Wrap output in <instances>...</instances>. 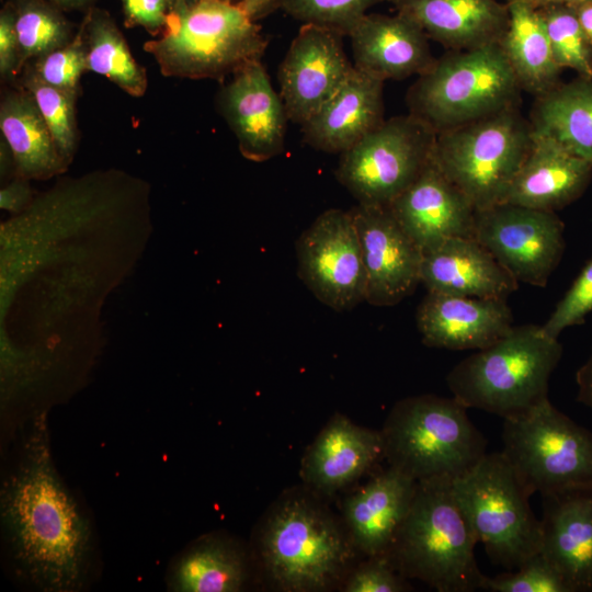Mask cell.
I'll list each match as a JSON object with an SVG mask.
<instances>
[{
	"instance_id": "2",
	"label": "cell",
	"mask_w": 592,
	"mask_h": 592,
	"mask_svg": "<svg viewBox=\"0 0 592 592\" xmlns=\"http://www.w3.org/2000/svg\"><path fill=\"white\" fill-rule=\"evenodd\" d=\"M451 479L418 481L409 512L387 551L397 571L440 592L481 589L478 539L456 502Z\"/></svg>"
},
{
	"instance_id": "23",
	"label": "cell",
	"mask_w": 592,
	"mask_h": 592,
	"mask_svg": "<svg viewBox=\"0 0 592 592\" xmlns=\"http://www.w3.org/2000/svg\"><path fill=\"white\" fill-rule=\"evenodd\" d=\"M420 283L428 292L506 298L519 282L475 238L455 237L423 253Z\"/></svg>"
},
{
	"instance_id": "41",
	"label": "cell",
	"mask_w": 592,
	"mask_h": 592,
	"mask_svg": "<svg viewBox=\"0 0 592 592\" xmlns=\"http://www.w3.org/2000/svg\"><path fill=\"white\" fill-rule=\"evenodd\" d=\"M20 76V48L10 4L0 13V77L7 86H14Z\"/></svg>"
},
{
	"instance_id": "7",
	"label": "cell",
	"mask_w": 592,
	"mask_h": 592,
	"mask_svg": "<svg viewBox=\"0 0 592 592\" xmlns=\"http://www.w3.org/2000/svg\"><path fill=\"white\" fill-rule=\"evenodd\" d=\"M532 144L519 106L436 133L432 159L476 210L502 203Z\"/></svg>"
},
{
	"instance_id": "11",
	"label": "cell",
	"mask_w": 592,
	"mask_h": 592,
	"mask_svg": "<svg viewBox=\"0 0 592 592\" xmlns=\"http://www.w3.org/2000/svg\"><path fill=\"white\" fill-rule=\"evenodd\" d=\"M435 137L410 113L385 119L340 155L337 180L358 204L388 207L430 162Z\"/></svg>"
},
{
	"instance_id": "13",
	"label": "cell",
	"mask_w": 592,
	"mask_h": 592,
	"mask_svg": "<svg viewBox=\"0 0 592 592\" xmlns=\"http://www.w3.org/2000/svg\"><path fill=\"white\" fill-rule=\"evenodd\" d=\"M298 275L308 289L337 311L366 300L367 275L351 210L331 208L301 232L295 244Z\"/></svg>"
},
{
	"instance_id": "39",
	"label": "cell",
	"mask_w": 592,
	"mask_h": 592,
	"mask_svg": "<svg viewBox=\"0 0 592 592\" xmlns=\"http://www.w3.org/2000/svg\"><path fill=\"white\" fill-rule=\"evenodd\" d=\"M388 556H372L361 565L344 585L346 592H402L408 585Z\"/></svg>"
},
{
	"instance_id": "34",
	"label": "cell",
	"mask_w": 592,
	"mask_h": 592,
	"mask_svg": "<svg viewBox=\"0 0 592 592\" xmlns=\"http://www.w3.org/2000/svg\"><path fill=\"white\" fill-rule=\"evenodd\" d=\"M540 10L554 58L558 66L592 76V47L580 24L576 8L550 4Z\"/></svg>"
},
{
	"instance_id": "43",
	"label": "cell",
	"mask_w": 592,
	"mask_h": 592,
	"mask_svg": "<svg viewBox=\"0 0 592 592\" xmlns=\"http://www.w3.org/2000/svg\"><path fill=\"white\" fill-rule=\"evenodd\" d=\"M577 400L592 408V353L587 362L577 371Z\"/></svg>"
},
{
	"instance_id": "20",
	"label": "cell",
	"mask_w": 592,
	"mask_h": 592,
	"mask_svg": "<svg viewBox=\"0 0 592 592\" xmlns=\"http://www.w3.org/2000/svg\"><path fill=\"white\" fill-rule=\"evenodd\" d=\"M353 65L383 81L422 75L435 61L428 35L410 18L398 13H366L349 34Z\"/></svg>"
},
{
	"instance_id": "19",
	"label": "cell",
	"mask_w": 592,
	"mask_h": 592,
	"mask_svg": "<svg viewBox=\"0 0 592 592\" xmlns=\"http://www.w3.org/2000/svg\"><path fill=\"white\" fill-rule=\"evenodd\" d=\"M540 553L571 592H592V486L540 494Z\"/></svg>"
},
{
	"instance_id": "32",
	"label": "cell",
	"mask_w": 592,
	"mask_h": 592,
	"mask_svg": "<svg viewBox=\"0 0 592 592\" xmlns=\"http://www.w3.org/2000/svg\"><path fill=\"white\" fill-rule=\"evenodd\" d=\"M20 73L31 60L67 45L75 36L62 11L46 0H13Z\"/></svg>"
},
{
	"instance_id": "15",
	"label": "cell",
	"mask_w": 592,
	"mask_h": 592,
	"mask_svg": "<svg viewBox=\"0 0 592 592\" xmlns=\"http://www.w3.org/2000/svg\"><path fill=\"white\" fill-rule=\"evenodd\" d=\"M216 103L244 158L263 162L284 151L289 119L261 60L236 71L219 89Z\"/></svg>"
},
{
	"instance_id": "36",
	"label": "cell",
	"mask_w": 592,
	"mask_h": 592,
	"mask_svg": "<svg viewBox=\"0 0 592 592\" xmlns=\"http://www.w3.org/2000/svg\"><path fill=\"white\" fill-rule=\"evenodd\" d=\"M386 0H277V4L303 24H316L349 36L356 23Z\"/></svg>"
},
{
	"instance_id": "5",
	"label": "cell",
	"mask_w": 592,
	"mask_h": 592,
	"mask_svg": "<svg viewBox=\"0 0 592 592\" xmlns=\"http://www.w3.org/2000/svg\"><path fill=\"white\" fill-rule=\"evenodd\" d=\"M456 398L420 395L398 401L380 431L390 467L415 481L454 480L487 454V441Z\"/></svg>"
},
{
	"instance_id": "6",
	"label": "cell",
	"mask_w": 592,
	"mask_h": 592,
	"mask_svg": "<svg viewBox=\"0 0 592 592\" xmlns=\"http://www.w3.org/2000/svg\"><path fill=\"white\" fill-rule=\"evenodd\" d=\"M418 77L409 113L436 133L520 104L522 88L499 43L449 50Z\"/></svg>"
},
{
	"instance_id": "40",
	"label": "cell",
	"mask_w": 592,
	"mask_h": 592,
	"mask_svg": "<svg viewBox=\"0 0 592 592\" xmlns=\"http://www.w3.org/2000/svg\"><path fill=\"white\" fill-rule=\"evenodd\" d=\"M125 26H141L151 35L166 27L171 11L170 0H121Z\"/></svg>"
},
{
	"instance_id": "22",
	"label": "cell",
	"mask_w": 592,
	"mask_h": 592,
	"mask_svg": "<svg viewBox=\"0 0 592 592\" xmlns=\"http://www.w3.org/2000/svg\"><path fill=\"white\" fill-rule=\"evenodd\" d=\"M591 177V163L532 132L528 153L502 203L556 213L581 196Z\"/></svg>"
},
{
	"instance_id": "24",
	"label": "cell",
	"mask_w": 592,
	"mask_h": 592,
	"mask_svg": "<svg viewBox=\"0 0 592 592\" xmlns=\"http://www.w3.org/2000/svg\"><path fill=\"white\" fill-rule=\"evenodd\" d=\"M380 457H384L380 431L334 414L305 455L301 476L318 491L333 493L361 477Z\"/></svg>"
},
{
	"instance_id": "17",
	"label": "cell",
	"mask_w": 592,
	"mask_h": 592,
	"mask_svg": "<svg viewBox=\"0 0 592 592\" xmlns=\"http://www.w3.org/2000/svg\"><path fill=\"white\" fill-rule=\"evenodd\" d=\"M388 207L422 253L449 238H474L476 208L432 158Z\"/></svg>"
},
{
	"instance_id": "3",
	"label": "cell",
	"mask_w": 592,
	"mask_h": 592,
	"mask_svg": "<svg viewBox=\"0 0 592 592\" xmlns=\"http://www.w3.org/2000/svg\"><path fill=\"white\" fill-rule=\"evenodd\" d=\"M561 355V343L542 326H513L506 335L457 363L446 383L466 408L512 419L548 399L549 379Z\"/></svg>"
},
{
	"instance_id": "1",
	"label": "cell",
	"mask_w": 592,
	"mask_h": 592,
	"mask_svg": "<svg viewBox=\"0 0 592 592\" xmlns=\"http://www.w3.org/2000/svg\"><path fill=\"white\" fill-rule=\"evenodd\" d=\"M1 516L13 558L37 587H81L89 526L56 474L44 417L34 419L23 457L3 485Z\"/></svg>"
},
{
	"instance_id": "28",
	"label": "cell",
	"mask_w": 592,
	"mask_h": 592,
	"mask_svg": "<svg viewBox=\"0 0 592 592\" xmlns=\"http://www.w3.org/2000/svg\"><path fill=\"white\" fill-rule=\"evenodd\" d=\"M508 27L500 41L522 88L539 96L558 82L556 62L540 10L531 0H508Z\"/></svg>"
},
{
	"instance_id": "25",
	"label": "cell",
	"mask_w": 592,
	"mask_h": 592,
	"mask_svg": "<svg viewBox=\"0 0 592 592\" xmlns=\"http://www.w3.org/2000/svg\"><path fill=\"white\" fill-rule=\"evenodd\" d=\"M449 50L500 43L509 23L497 0H386Z\"/></svg>"
},
{
	"instance_id": "45",
	"label": "cell",
	"mask_w": 592,
	"mask_h": 592,
	"mask_svg": "<svg viewBox=\"0 0 592 592\" xmlns=\"http://www.w3.org/2000/svg\"><path fill=\"white\" fill-rule=\"evenodd\" d=\"M580 24L592 47V3L576 8Z\"/></svg>"
},
{
	"instance_id": "30",
	"label": "cell",
	"mask_w": 592,
	"mask_h": 592,
	"mask_svg": "<svg viewBox=\"0 0 592 592\" xmlns=\"http://www.w3.org/2000/svg\"><path fill=\"white\" fill-rule=\"evenodd\" d=\"M80 25L87 46V71L105 77L134 98L145 95L148 87L146 68L134 58L111 15L92 7L86 11Z\"/></svg>"
},
{
	"instance_id": "21",
	"label": "cell",
	"mask_w": 592,
	"mask_h": 592,
	"mask_svg": "<svg viewBox=\"0 0 592 592\" xmlns=\"http://www.w3.org/2000/svg\"><path fill=\"white\" fill-rule=\"evenodd\" d=\"M384 82L354 67L345 82L301 127L304 141L316 150H349L384 121Z\"/></svg>"
},
{
	"instance_id": "27",
	"label": "cell",
	"mask_w": 592,
	"mask_h": 592,
	"mask_svg": "<svg viewBox=\"0 0 592 592\" xmlns=\"http://www.w3.org/2000/svg\"><path fill=\"white\" fill-rule=\"evenodd\" d=\"M0 130L20 178L44 180L67 168L33 96L20 86L1 93Z\"/></svg>"
},
{
	"instance_id": "46",
	"label": "cell",
	"mask_w": 592,
	"mask_h": 592,
	"mask_svg": "<svg viewBox=\"0 0 592 592\" xmlns=\"http://www.w3.org/2000/svg\"><path fill=\"white\" fill-rule=\"evenodd\" d=\"M61 11L84 10L88 11L96 0H46Z\"/></svg>"
},
{
	"instance_id": "9",
	"label": "cell",
	"mask_w": 592,
	"mask_h": 592,
	"mask_svg": "<svg viewBox=\"0 0 592 592\" xmlns=\"http://www.w3.org/2000/svg\"><path fill=\"white\" fill-rule=\"evenodd\" d=\"M266 573L284 591L328 588L351 558L349 539L330 514L304 496L280 501L261 533Z\"/></svg>"
},
{
	"instance_id": "33",
	"label": "cell",
	"mask_w": 592,
	"mask_h": 592,
	"mask_svg": "<svg viewBox=\"0 0 592 592\" xmlns=\"http://www.w3.org/2000/svg\"><path fill=\"white\" fill-rule=\"evenodd\" d=\"M14 86L24 88L33 96L60 156L70 163L79 141L76 110L78 95L48 86L25 71L20 73Z\"/></svg>"
},
{
	"instance_id": "49",
	"label": "cell",
	"mask_w": 592,
	"mask_h": 592,
	"mask_svg": "<svg viewBox=\"0 0 592 592\" xmlns=\"http://www.w3.org/2000/svg\"><path fill=\"white\" fill-rule=\"evenodd\" d=\"M228 1H232V2L239 3L241 0H228Z\"/></svg>"
},
{
	"instance_id": "8",
	"label": "cell",
	"mask_w": 592,
	"mask_h": 592,
	"mask_svg": "<svg viewBox=\"0 0 592 592\" xmlns=\"http://www.w3.org/2000/svg\"><path fill=\"white\" fill-rule=\"evenodd\" d=\"M452 489L493 563L516 570L540 551L542 521L530 505L532 494L501 452L486 454Z\"/></svg>"
},
{
	"instance_id": "37",
	"label": "cell",
	"mask_w": 592,
	"mask_h": 592,
	"mask_svg": "<svg viewBox=\"0 0 592 592\" xmlns=\"http://www.w3.org/2000/svg\"><path fill=\"white\" fill-rule=\"evenodd\" d=\"M481 589L491 592H571L560 572L540 551L515 572L485 576Z\"/></svg>"
},
{
	"instance_id": "12",
	"label": "cell",
	"mask_w": 592,
	"mask_h": 592,
	"mask_svg": "<svg viewBox=\"0 0 592 592\" xmlns=\"http://www.w3.org/2000/svg\"><path fill=\"white\" fill-rule=\"evenodd\" d=\"M563 230L555 212L499 203L476 210L474 238L519 283L544 287L562 258Z\"/></svg>"
},
{
	"instance_id": "16",
	"label": "cell",
	"mask_w": 592,
	"mask_h": 592,
	"mask_svg": "<svg viewBox=\"0 0 592 592\" xmlns=\"http://www.w3.org/2000/svg\"><path fill=\"white\" fill-rule=\"evenodd\" d=\"M350 210L367 275L366 301L373 306L397 305L420 283L423 253L389 207L357 204Z\"/></svg>"
},
{
	"instance_id": "42",
	"label": "cell",
	"mask_w": 592,
	"mask_h": 592,
	"mask_svg": "<svg viewBox=\"0 0 592 592\" xmlns=\"http://www.w3.org/2000/svg\"><path fill=\"white\" fill-rule=\"evenodd\" d=\"M25 179L14 181L1 191V206L9 209L23 207L31 198V190L24 182Z\"/></svg>"
},
{
	"instance_id": "31",
	"label": "cell",
	"mask_w": 592,
	"mask_h": 592,
	"mask_svg": "<svg viewBox=\"0 0 592 592\" xmlns=\"http://www.w3.org/2000/svg\"><path fill=\"white\" fill-rule=\"evenodd\" d=\"M247 577L242 554L230 543L208 538L194 545L175 563L171 590L180 592H235Z\"/></svg>"
},
{
	"instance_id": "26",
	"label": "cell",
	"mask_w": 592,
	"mask_h": 592,
	"mask_svg": "<svg viewBox=\"0 0 592 592\" xmlns=\"http://www.w3.org/2000/svg\"><path fill=\"white\" fill-rule=\"evenodd\" d=\"M418 481L388 467L346 498L350 539L367 556L387 554L411 506Z\"/></svg>"
},
{
	"instance_id": "29",
	"label": "cell",
	"mask_w": 592,
	"mask_h": 592,
	"mask_svg": "<svg viewBox=\"0 0 592 592\" xmlns=\"http://www.w3.org/2000/svg\"><path fill=\"white\" fill-rule=\"evenodd\" d=\"M532 132L549 137L592 164V76L557 83L536 96Z\"/></svg>"
},
{
	"instance_id": "38",
	"label": "cell",
	"mask_w": 592,
	"mask_h": 592,
	"mask_svg": "<svg viewBox=\"0 0 592 592\" xmlns=\"http://www.w3.org/2000/svg\"><path fill=\"white\" fill-rule=\"evenodd\" d=\"M591 311L592 260L582 269L542 329L548 337L558 339L565 329L582 323Z\"/></svg>"
},
{
	"instance_id": "18",
	"label": "cell",
	"mask_w": 592,
	"mask_h": 592,
	"mask_svg": "<svg viewBox=\"0 0 592 592\" xmlns=\"http://www.w3.org/2000/svg\"><path fill=\"white\" fill-rule=\"evenodd\" d=\"M422 342L453 351L481 350L513 328L506 298H478L428 292L417 310Z\"/></svg>"
},
{
	"instance_id": "48",
	"label": "cell",
	"mask_w": 592,
	"mask_h": 592,
	"mask_svg": "<svg viewBox=\"0 0 592 592\" xmlns=\"http://www.w3.org/2000/svg\"><path fill=\"white\" fill-rule=\"evenodd\" d=\"M196 0H170L171 3V10L180 8L185 4L193 3Z\"/></svg>"
},
{
	"instance_id": "35",
	"label": "cell",
	"mask_w": 592,
	"mask_h": 592,
	"mask_svg": "<svg viewBox=\"0 0 592 592\" xmlns=\"http://www.w3.org/2000/svg\"><path fill=\"white\" fill-rule=\"evenodd\" d=\"M22 71L48 86L79 96L80 80L87 71V46L82 26H79L67 45L31 60Z\"/></svg>"
},
{
	"instance_id": "47",
	"label": "cell",
	"mask_w": 592,
	"mask_h": 592,
	"mask_svg": "<svg viewBox=\"0 0 592 592\" xmlns=\"http://www.w3.org/2000/svg\"><path fill=\"white\" fill-rule=\"evenodd\" d=\"M536 8H542L550 4H563L572 8H578L588 3H592V0H531Z\"/></svg>"
},
{
	"instance_id": "44",
	"label": "cell",
	"mask_w": 592,
	"mask_h": 592,
	"mask_svg": "<svg viewBox=\"0 0 592 592\" xmlns=\"http://www.w3.org/2000/svg\"><path fill=\"white\" fill-rule=\"evenodd\" d=\"M239 4L257 21L276 7L277 0H241Z\"/></svg>"
},
{
	"instance_id": "4",
	"label": "cell",
	"mask_w": 592,
	"mask_h": 592,
	"mask_svg": "<svg viewBox=\"0 0 592 592\" xmlns=\"http://www.w3.org/2000/svg\"><path fill=\"white\" fill-rule=\"evenodd\" d=\"M267 39L237 2L196 0L170 11L158 38L144 44L164 77L223 81L261 60Z\"/></svg>"
},
{
	"instance_id": "10",
	"label": "cell",
	"mask_w": 592,
	"mask_h": 592,
	"mask_svg": "<svg viewBox=\"0 0 592 592\" xmlns=\"http://www.w3.org/2000/svg\"><path fill=\"white\" fill-rule=\"evenodd\" d=\"M502 441L501 453L531 494L592 486V432L549 399L523 415L504 419Z\"/></svg>"
},
{
	"instance_id": "14",
	"label": "cell",
	"mask_w": 592,
	"mask_h": 592,
	"mask_svg": "<svg viewBox=\"0 0 592 592\" xmlns=\"http://www.w3.org/2000/svg\"><path fill=\"white\" fill-rule=\"evenodd\" d=\"M343 37L325 26H300L277 72L278 93L291 122H307L354 69L344 52Z\"/></svg>"
}]
</instances>
